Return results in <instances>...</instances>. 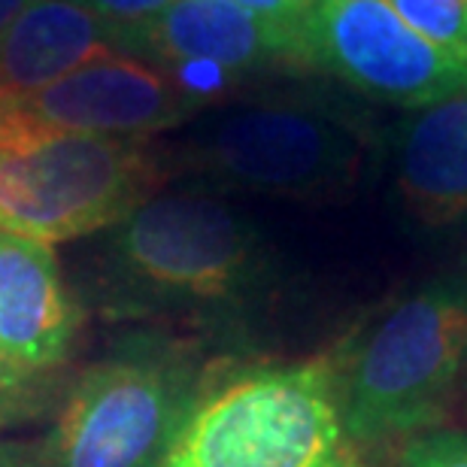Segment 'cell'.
<instances>
[{
  "label": "cell",
  "mask_w": 467,
  "mask_h": 467,
  "mask_svg": "<svg viewBox=\"0 0 467 467\" xmlns=\"http://www.w3.org/2000/svg\"><path fill=\"white\" fill-rule=\"evenodd\" d=\"M276 267L261 231L207 185L158 189L107 231L95 304L113 322L240 328Z\"/></svg>",
  "instance_id": "6da1fadb"
},
{
  "label": "cell",
  "mask_w": 467,
  "mask_h": 467,
  "mask_svg": "<svg viewBox=\"0 0 467 467\" xmlns=\"http://www.w3.org/2000/svg\"><path fill=\"white\" fill-rule=\"evenodd\" d=\"M373 146L370 121L355 107L319 91H276L203 109L158 149L164 171L213 192L322 201L358 182Z\"/></svg>",
  "instance_id": "7a4b0ae2"
},
{
  "label": "cell",
  "mask_w": 467,
  "mask_h": 467,
  "mask_svg": "<svg viewBox=\"0 0 467 467\" xmlns=\"http://www.w3.org/2000/svg\"><path fill=\"white\" fill-rule=\"evenodd\" d=\"M213 379L198 343L143 325L79 373L36 467H164Z\"/></svg>",
  "instance_id": "3957f363"
},
{
  "label": "cell",
  "mask_w": 467,
  "mask_h": 467,
  "mask_svg": "<svg viewBox=\"0 0 467 467\" xmlns=\"http://www.w3.org/2000/svg\"><path fill=\"white\" fill-rule=\"evenodd\" d=\"M467 373V270L443 274L382 310L334 364L337 404L355 446L441 428Z\"/></svg>",
  "instance_id": "277c9868"
},
{
  "label": "cell",
  "mask_w": 467,
  "mask_h": 467,
  "mask_svg": "<svg viewBox=\"0 0 467 467\" xmlns=\"http://www.w3.org/2000/svg\"><path fill=\"white\" fill-rule=\"evenodd\" d=\"M164 176L149 140L61 130L0 107V234L52 246L109 231Z\"/></svg>",
  "instance_id": "5b68a950"
},
{
  "label": "cell",
  "mask_w": 467,
  "mask_h": 467,
  "mask_svg": "<svg viewBox=\"0 0 467 467\" xmlns=\"http://www.w3.org/2000/svg\"><path fill=\"white\" fill-rule=\"evenodd\" d=\"M164 467H361L331 358L213 377Z\"/></svg>",
  "instance_id": "8992f818"
},
{
  "label": "cell",
  "mask_w": 467,
  "mask_h": 467,
  "mask_svg": "<svg viewBox=\"0 0 467 467\" xmlns=\"http://www.w3.org/2000/svg\"><path fill=\"white\" fill-rule=\"evenodd\" d=\"M301 36L306 67L379 104L422 109L467 91V58L419 36L386 0H316Z\"/></svg>",
  "instance_id": "52a82bcc"
},
{
  "label": "cell",
  "mask_w": 467,
  "mask_h": 467,
  "mask_svg": "<svg viewBox=\"0 0 467 467\" xmlns=\"http://www.w3.org/2000/svg\"><path fill=\"white\" fill-rule=\"evenodd\" d=\"M121 55L171 70L203 109L249 77L306 70L301 25L270 22L228 0H173Z\"/></svg>",
  "instance_id": "ba28073f"
},
{
  "label": "cell",
  "mask_w": 467,
  "mask_h": 467,
  "mask_svg": "<svg viewBox=\"0 0 467 467\" xmlns=\"http://www.w3.org/2000/svg\"><path fill=\"white\" fill-rule=\"evenodd\" d=\"M4 107L49 128L125 140H149L203 113L171 70L121 52L100 55Z\"/></svg>",
  "instance_id": "9c48e42d"
},
{
  "label": "cell",
  "mask_w": 467,
  "mask_h": 467,
  "mask_svg": "<svg viewBox=\"0 0 467 467\" xmlns=\"http://www.w3.org/2000/svg\"><path fill=\"white\" fill-rule=\"evenodd\" d=\"M77 331L79 310L52 246L0 234V355L27 370H58Z\"/></svg>",
  "instance_id": "30bf717a"
},
{
  "label": "cell",
  "mask_w": 467,
  "mask_h": 467,
  "mask_svg": "<svg viewBox=\"0 0 467 467\" xmlns=\"http://www.w3.org/2000/svg\"><path fill=\"white\" fill-rule=\"evenodd\" d=\"M395 189L419 228L467 225V91L404 119L395 137Z\"/></svg>",
  "instance_id": "8fae6325"
},
{
  "label": "cell",
  "mask_w": 467,
  "mask_h": 467,
  "mask_svg": "<svg viewBox=\"0 0 467 467\" xmlns=\"http://www.w3.org/2000/svg\"><path fill=\"white\" fill-rule=\"evenodd\" d=\"M107 52H116L109 27L82 0H31L0 31V107Z\"/></svg>",
  "instance_id": "7c38bea8"
},
{
  "label": "cell",
  "mask_w": 467,
  "mask_h": 467,
  "mask_svg": "<svg viewBox=\"0 0 467 467\" xmlns=\"http://www.w3.org/2000/svg\"><path fill=\"white\" fill-rule=\"evenodd\" d=\"M58 391L55 370H27L0 355V428L34 422L58 404Z\"/></svg>",
  "instance_id": "4fadbf2b"
},
{
  "label": "cell",
  "mask_w": 467,
  "mask_h": 467,
  "mask_svg": "<svg viewBox=\"0 0 467 467\" xmlns=\"http://www.w3.org/2000/svg\"><path fill=\"white\" fill-rule=\"evenodd\" d=\"M419 36L467 58V6L464 0H386Z\"/></svg>",
  "instance_id": "5bb4252c"
},
{
  "label": "cell",
  "mask_w": 467,
  "mask_h": 467,
  "mask_svg": "<svg viewBox=\"0 0 467 467\" xmlns=\"http://www.w3.org/2000/svg\"><path fill=\"white\" fill-rule=\"evenodd\" d=\"M400 467H467V431L434 428L404 441Z\"/></svg>",
  "instance_id": "9a60e30c"
},
{
  "label": "cell",
  "mask_w": 467,
  "mask_h": 467,
  "mask_svg": "<svg viewBox=\"0 0 467 467\" xmlns=\"http://www.w3.org/2000/svg\"><path fill=\"white\" fill-rule=\"evenodd\" d=\"M88 9L104 18V25L109 27V36H113V49L121 52L130 36H134L140 27H146L158 13H164L173 0H82Z\"/></svg>",
  "instance_id": "2e32d148"
},
{
  "label": "cell",
  "mask_w": 467,
  "mask_h": 467,
  "mask_svg": "<svg viewBox=\"0 0 467 467\" xmlns=\"http://www.w3.org/2000/svg\"><path fill=\"white\" fill-rule=\"evenodd\" d=\"M228 4H237L243 9H249V13L279 25H301L316 0H228Z\"/></svg>",
  "instance_id": "e0dca14e"
},
{
  "label": "cell",
  "mask_w": 467,
  "mask_h": 467,
  "mask_svg": "<svg viewBox=\"0 0 467 467\" xmlns=\"http://www.w3.org/2000/svg\"><path fill=\"white\" fill-rule=\"evenodd\" d=\"M0 467H36V450L0 441Z\"/></svg>",
  "instance_id": "ac0fdd59"
},
{
  "label": "cell",
  "mask_w": 467,
  "mask_h": 467,
  "mask_svg": "<svg viewBox=\"0 0 467 467\" xmlns=\"http://www.w3.org/2000/svg\"><path fill=\"white\" fill-rule=\"evenodd\" d=\"M27 4H31V0H0V31H4Z\"/></svg>",
  "instance_id": "d6986e66"
},
{
  "label": "cell",
  "mask_w": 467,
  "mask_h": 467,
  "mask_svg": "<svg viewBox=\"0 0 467 467\" xmlns=\"http://www.w3.org/2000/svg\"><path fill=\"white\" fill-rule=\"evenodd\" d=\"M464 6H467V0H464Z\"/></svg>",
  "instance_id": "ffe728a7"
}]
</instances>
